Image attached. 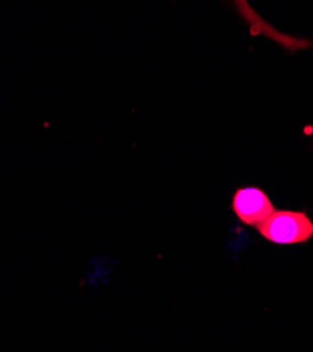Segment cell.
Wrapping results in <instances>:
<instances>
[{
	"label": "cell",
	"mask_w": 313,
	"mask_h": 352,
	"mask_svg": "<svg viewBox=\"0 0 313 352\" xmlns=\"http://www.w3.org/2000/svg\"><path fill=\"white\" fill-rule=\"evenodd\" d=\"M257 230L272 244L294 245L313 237V221L303 212L275 210Z\"/></svg>",
	"instance_id": "6da1fadb"
},
{
	"label": "cell",
	"mask_w": 313,
	"mask_h": 352,
	"mask_svg": "<svg viewBox=\"0 0 313 352\" xmlns=\"http://www.w3.org/2000/svg\"><path fill=\"white\" fill-rule=\"evenodd\" d=\"M232 209L243 224L255 228H259L275 212L268 195L254 186L236 190L232 200Z\"/></svg>",
	"instance_id": "7a4b0ae2"
}]
</instances>
